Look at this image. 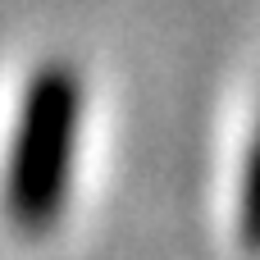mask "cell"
Here are the masks:
<instances>
[{
  "label": "cell",
  "instance_id": "obj_1",
  "mask_svg": "<svg viewBox=\"0 0 260 260\" xmlns=\"http://www.w3.org/2000/svg\"><path fill=\"white\" fill-rule=\"evenodd\" d=\"M78 114H82L78 73L69 64H46L27 87L14 155H9V178H5V210L14 229L41 233L59 219L73 174Z\"/></svg>",
  "mask_w": 260,
  "mask_h": 260
},
{
  "label": "cell",
  "instance_id": "obj_2",
  "mask_svg": "<svg viewBox=\"0 0 260 260\" xmlns=\"http://www.w3.org/2000/svg\"><path fill=\"white\" fill-rule=\"evenodd\" d=\"M242 233L247 242L260 247V137H256V155L247 169V197H242Z\"/></svg>",
  "mask_w": 260,
  "mask_h": 260
}]
</instances>
